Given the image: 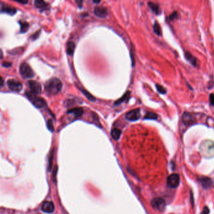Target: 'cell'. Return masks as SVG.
Instances as JSON below:
<instances>
[{
	"label": "cell",
	"instance_id": "3",
	"mask_svg": "<svg viewBox=\"0 0 214 214\" xmlns=\"http://www.w3.org/2000/svg\"><path fill=\"white\" fill-rule=\"evenodd\" d=\"M20 72L23 78H31L35 76L32 68L27 63H23L20 67Z\"/></svg>",
	"mask_w": 214,
	"mask_h": 214
},
{
	"label": "cell",
	"instance_id": "5",
	"mask_svg": "<svg viewBox=\"0 0 214 214\" xmlns=\"http://www.w3.org/2000/svg\"><path fill=\"white\" fill-rule=\"evenodd\" d=\"M180 184V176L177 174H172L169 175L167 180V185L171 189H175Z\"/></svg>",
	"mask_w": 214,
	"mask_h": 214
},
{
	"label": "cell",
	"instance_id": "11",
	"mask_svg": "<svg viewBox=\"0 0 214 214\" xmlns=\"http://www.w3.org/2000/svg\"><path fill=\"white\" fill-rule=\"evenodd\" d=\"M95 14L101 18H106L108 14L107 10L105 7L103 6H96L94 10Z\"/></svg>",
	"mask_w": 214,
	"mask_h": 214
},
{
	"label": "cell",
	"instance_id": "37",
	"mask_svg": "<svg viewBox=\"0 0 214 214\" xmlns=\"http://www.w3.org/2000/svg\"><path fill=\"white\" fill-rule=\"evenodd\" d=\"M3 58V53L2 50H0V59H2Z\"/></svg>",
	"mask_w": 214,
	"mask_h": 214
},
{
	"label": "cell",
	"instance_id": "22",
	"mask_svg": "<svg viewBox=\"0 0 214 214\" xmlns=\"http://www.w3.org/2000/svg\"><path fill=\"white\" fill-rule=\"evenodd\" d=\"M158 118V115L153 112H148L144 117L145 120H157Z\"/></svg>",
	"mask_w": 214,
	"mask_h": 214
},
{
	"label": "cell",
	"instance_id": "33",
	"mask_svg": "<svg viewBox=\"0 0 214 214\" xmlns=\"http://www.w3.org/2000/svg\"><path fill=\"white\" fill-rule=\"evenodd\" d=\"M12 65V63H10V62H3L2 63V66H4V67H6V68H8V67H10Z\"/></svg>",
	"mask_w": 214,
	"mask_h": 214
},
{
	"label": "cell",
	"instance_id": "15",
	"mask_svg": "<svg viewBox=\"0 0 214 214\" xmlns=\"http://www.w3.org/2000/svg\"><path fill=\"white\" fill-rule=\"evenodd\" d=\"M68 114H73L75 117H81L83 113V109L80 107L75 108L68 111Z\"/></svg>",
	"mask_w": 214,
	"mask_h": 214
},
{
	"label": "cell",
	"instance_id": "12",
	"mask_svg": "<svg viewBox=\"0 0 214 214\" xmlns=\"http://www.w3.org/2000/svg\"><path fill=\"white\" fill-rule=\"evenodd\" d=\"M200 183L201 184L202 187L205 189H209L212 186L213 182L212 179L207 177H203L199 179Z\"/></svg>",
	"mask_w": 214,
	"mask_h": 214
},
{
	"label": "cell",
	"instance_id": "8",
	"mask_svg": "<svg viewBox=\"0 0 214 214\" xmlns=\"http://www.w3.org/2000/svg\"><path fill=\"white\" fill-rule=\"evenodd\" d=\"M28 87L30 90V92L35 94V95H39V94L41 93V84L37 81H34V80L29 81Z\"/></svg>",
	"mask_w": 214,
	"mask_h": 214
},
{
	"label": "cell",
	"instance_id": "21",
	"mask_svg": "<svg viewBox=\"0 0 214 214\" xmlns=\"http://www.w3.org/2000/svg\"><path fill=\"white\" fill-rule=\"evenodd\" d=\"M53 157H54V150H52L50 152V156H49V159H48V171H51V168H52Z\"/></svg>",
	"mask_w": 214,
	"mask_h": 214
},
{
	"label": "cell",
	"instance_id": "10",
	"mask_svg": "<svg viewBox=\"0 0 214 214\" xmlns=\"http://www.w3.org/2000/svg\"><path fill=\"white\" fill-rule=\"evenodd\" d=\"M41 210L47 213H51L54 212L55 210V205L54 203L50 201H46L43 203L41 206Z\"/></svg>",
	"mask_w": 214,
	"mask_h": 214
},
{
	"label": "cell",
	"instance_id": "30",
	"mask_svg": "<svg viewBox=\"0 0 214 214\" xmlns=\"http://www.w3.org/2000/svg\"><path fill=\"white\" fill-rule=\"evenodd\" d=\"M178 16V13L177 11H174V13H172V14H170V20H175Z\"/></svg>",
	"mask_w": 214,
	"mask_h": 214
},
{
	"label": "cell",
	"instance_id": "32",
	"mask_svg": "<svg viewBox=\"0 0 214 214\" xmlns=\"http://www.w3.org/2000/svg\"><path fill=\"white\" fill-rule=\"evenodd\" d=\"M210 212V210L208 207H205L201 212V214H209Z\"/></svg>",
	"mask_w": 214,
	"mask_h": 214
},
{
	"label": "cell",
	"instance_id": "14",
	"mask_svg": "<svg viewBox=\"0 0 214 214\" xmlns=\"http://www.w3.org/2000/svg\"><path fill=\"white\" fill-rule=\"evenodd\" d=\"M185 57L189 63H190L192 65H193L194 67L196 66V65H197V63H196V59L190 52H189V51H187V52H185Z\"/></svg>",
	"mask_w": 214,
	"mask_h": 214
},
{
	"label": "cell",
	"instance_id": "28",
	"mask_svg": "<svg viewBox=\"0 0 214 214\" xmlns=\"http://www.w3.org/2000/svg\"><path fill=\"white\" fill-rule=\"evenodd\" d=\"M209 101H210V105L212 107L214 106V94L211 93L209 95Z\"/></svg>",
	"mask_w": 214,
	"mask_h": 214
},
{
	"label": "cell",
	"instance_id": "17",
	"mask_svg": "<svg viewBox=\"0 0 214 214\" xmlns=\"http://www.w3.org/2000/svg\"><path fill=\"white\" fill-rule=\"evenodd\" d=\"M75 49V44L73 41H69L67 43L66 52L69 55H73Z\"/></svg>",
	"mask_w": 214,
	"mask_h": 214
},
{
	"label": "cell",
	"instance_id": "23",
	"mask_svg": "<svg viewBox=\"0 0 214 214\" xmlns=\"http://www.w3.org/2000/svg\"><path fill=\"white\" fill-rule=\"evenodd\" d=\"M153 31L155 32V33L157 35L160 36L161 35V28L160 27V25L158 23H155V24L153 25Z\"/></svg>",
	"mask_w": 214,
	"mask_h": 214
},
{
	"label": "cell",
	"instance_id": "2",
	"mask_svg": "<svg viewBox=\"0 0 214 214\" xmlns=\"http://www.w3.org/2000/svg\"><path fill=\"white\" fill-rule=\"evenodd\" d=\"M27 95L33 105L38 108H41L46 105V101L43 98L37 97V95H35L31 92L27 93Z\"/></svg>",
	"mask_w": 214,
	"mask_h": 214
},
{
	"label": "cell",
	"instance_id": "29",
	"mask_svg": "<svg viewBox=\"0 0 214 214\" xmlns=\"http://www.w3.org/2000/svg\"><path fill=\"white\" fill-rule=\"evenodd\" d=\"M40 30H39V31H37L35 33H34L33 35L31 37V38L33 40H37V39L39 37V36H40Z\"/></svg>",
	"mask_w": 214,
	"mask_h": 214
},
{
	"label": "cell",
	"instance_id": "18",
	"mask_svg": "<svg viewBox=\"0 0 214 214\" xmlns=\"http://www.w3.org/2000/svg\"><path fill=\"white\" fill-rule=\"evenodd\" d=\"M121 134H122V131L120 129H118V128H113V129L112 130V132H111L112 137L116 140L119 139Z\"/></svg>",
	"mask_w": 214,
	"mask_h": 214
},
{
	"label": "cell",
	"instance_id": "36",
	"mask_svg": "<svg viewBox=\"0 0 214 214\" xmlns=\"http://www.w3.org/2000/svg\"><path fill=\"white\" fill-rule=\"evenodd\" d=\"M4 85V80L2 77L0 76V88H2Z\"/></svg>",
	"mask_w": 214,
	"mask_h": 214
},
{
	"label": "cell",
	"instance_id": "9",
	"mask_svg": "<svg viewBox=\"0 0 214 214\" xmlns=\"http://www.w3.org/2000/svg\"><path fill=\"white\" fill-rule=\"evenodd\" d=\"M182 122L185 126H190L195 123L194 117L189 113L185 112L182 117Z\"/></svg>",
	"mask_w": 214,
	"mask_h": 214
},
{
	"label": "cell",
	"instance_id": "1",
	"mask_svg": "<svg viewBox=\"0 0 214 214\" xmlns=\"http://www.w3.org/2000/svg\"><path fill=\"white\" fill-rule=\"evenodd\" d=\"M62 89V83L56 78H52L48 80L45 85L46 92L50 95L58 94Z\"/></svg>",
	"mask_w": 214,
	"mask_h": 214
},
{
	"label": "cell",
	"instance_id": "7",
	"mask_svg": "<svg viewBox=\"0 0 214 214\" xmlns=\"http://www.w3.org/2000/svg\"><path fill=\"white\" fill-rule=\"evenodd\" d=\"M8 87L11 91H20L23 88V85L19 81L14 79H10L7 81Z\"/></svg>",
	"mask_w": 214,
	"mask_h": 214
},
{
	"label": "cell",
	"instance_id": "20",
	"mask_svg": "<svg viewBox=\"0 0 214 214\" xmlns=\"http://www.w3.org/2000/svg\"><path fill=\"white\" fill-rule=\"evenodd\" d=\"M149 6H150V9L153 12L155 13L156 14H158L160 13V8L159 6L157 4H155L154 3L149 2Z\"/></svg>",
	"mask_w": 214,
	"mask_h": 214
},
{
	"label": "cell",
	"instance_id": "31",
	"mask_svg": "<svg viewBox=\"0 0 214 214\" xmlns=\"http://www.w3.org/2000/svg\"><path fill=\"white\" fill-rule=\"evenodd\" d=\"M57 170H58V167L56 166L53 170V179L54 182H55V180H56V174H57Z\"/></svg>",
	"mask_w": 214,
	"mask_h": 214
},
{
	"label": "cell",
	"instance_id": "35",
	"mask_svg": "<svg viewBox=\"0 0 214 214\" xmlns=\"http://www.w3.org/2000/svg\"><path fill=\"white\" fill-rule=\"evenodd\" d=\"M76 5H78V7L81 8L82 7V5H83V0H75Z\"/></svg>",
	"mask_w": 214,
	"mask_h": 214
},
{
	"label": "cell",
	"instance_id": "34",
	"mask_svg": "<svg viewBox=\"0 0 214 214\" xmlns=\"http://www.w3.org/2000/svg\"><path fill=\"white\" fill-rule=\"evenodd\" d=\"M13 1L18 2V3H21L23 5H26V4L28 3V0H13Z\"/></svg>",
	"mask_w": 214,
	"mask_h": 214
},
{
	"label": "cell",
	"instance_id": "16",
	"mask_svg": "<svg viewBox=\"0 0 214 214\" xmlns=\"http://www.w3.org/2000/svg\"><path fill=\"white\" fill-rule=\"evenodd\" d=\"M35 5L37 8H39L40 10H46L48 6L47 3L44 0H35Z\"/></svg>",
	"mask_w": 214,
	"mask_h": 214
},
{
	"label": "cell",
	"instance_id": "26",
	"mask_svg": "<svg viewBox=\"0 0 214 214\" xmlns=\"http://www.w3.org/2000/svg\"><path fill=\"white\" fill-rule=\"evenodd\" d=\"M156 88L157 90V91L160 93V94H165L167 93V90L164 87L161 86V85H158V84H156Z\"/></svg>",
	"mask_w": 214,
	"mask_h": 214
},
{
	"label": "cell",
	"instance_id": "24",
	"mask_svg": "<svg viewBox=\"0 0 214 214\" xmlns=\"http://www.w3.org/2000/svg\"><path fill=\"white\" fill-rule=\"evenodd\" d=\"M81 90L82 93L84 94V95L89 100H90L91 101H95L96 100L95 98L92 95H91V94L89 92H88L87 91H86L85 90H83V89Z\"/></svg>",
	"mask_w": 214,
	"mask_h": 214
},
{
	"label": "cell",
	"instance_id": "27",
	"mask_svg": "<svg viewBox=\"0 0 214 214\" xmlns=\"http://www.w3.org/2000/svg\"><path fill=\"white\" fill-rule=\"evenodd\" d=\"M47 127L51 132L54 131V126L53 124V122L51 120H48V121L47 122Z\"/></svg>",
	"mask_w": 214,
	"mask_h": 214
},
{
	"label": "cell",
	"instance_id": "25",
	"mask_svg": "<svg viewBox=\"0 0 214 214\" xmlns=\"http://www.w3.org/2000/svg\"><path fill=\"white\" fill-rule=\"evenodd\" d=\"M129 95H130V91H127L123 96V97H122L120 99H119L115 102V105H119L122 104V103H123L125 100H126L128 97H129Z\"/></svg>",
	"mask_w": 214,
	"mask_h": 214
},
{
	"label": "cell",
	"instance_id": "38",
	"mask_svg": "<svg viewBox=\"0 0 214 214\" xmlns=\"http://www.w3.org/2000/svg\"><path fill=\"white\" fill-rule=\"evenodd\" d=\"M101 1V0H93V2L94 3H96V4L100 3Z\"/></svg>",
	"mask_w": 214,
	"mask_h": 214
},
{
	"label": "cell",
	"instance_id": "6",
	"mask_svg": "<svg viewBox=\"0 0 214 214\" xmlns=\"http://www.w3.org/2000/svg\"><path fill=\"white\" fill-rule=\"evenodd\" d=\"M140 110L139 108H136L127 112L125 115V118L128 121L135 122L138 120L140 118Z\"/></svg>",
	"mask_w": 214,
	"mask_h": 214
},
{
	"label": "cell",
	"instance_id": "13",
	"mask_svg": "<svg viewBox=\"0 0 214 214\" xmlns=\"http://www.w3.org/2000/svg\"><path fill=\"white\" fill-rule=\"evenodd\" d=\"M16 9L15 8L9 6L8 5H3L0 8V13H6L10 15H14L16 13Z\"/></svg>",
	"mask_w": 214,
	"mask_h": 214
},
{
	"label": "cell",
	"instance_id": "19",
	"mask_svg": "<svg viewBox=\"0 0 214 214\" xmlns=\"http://www.w3.org/2000/svg\"><path fill=\"white\" fill-rule=\"evenodd\" d=\"M19 24L20 25V33H24L27 32L29 29V24L26 21H19Z\"/></svg>",
	"mask_w": 214,
	"mask_h": 214
},
{
	"label": "cell",
	"instance_id": "4",
	"mask_svg": "<svg viewBox=\"0 0 214 214\" xmlns=\"http://www.w3.org/2000/svg\"><path fill=\"white\" fill-rule=\"evenodd\" d=\"M151 205L153 209L159 212H164L166 207L165 200L160 197L153 199L151 202Z\"/></svg>",
	"mask_w": 214,
	"mask_h": 214
}]
</instances>
